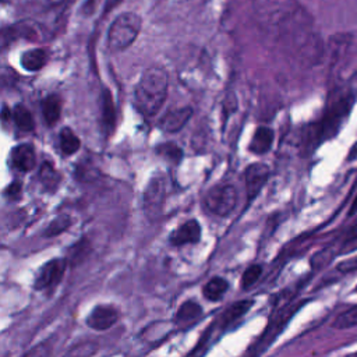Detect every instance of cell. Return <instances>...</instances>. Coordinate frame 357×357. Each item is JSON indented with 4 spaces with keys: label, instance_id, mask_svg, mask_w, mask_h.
Masks as SVG:
<instances>
[{
    "label": "cell",
    "instance_id": "obj_1",
    "mask_svg": "<svg viewBox=\"0 0 357 357\" xmlns=\"http://www.w3.org/2000/svg\"><path fill=\"white\" fill-rule=\"evenodd\" d=\"M251 10L261 31L282 50L305 61L319 57V38L296 0H251Z\"/></svg>",
    "mask_w": 357,
    "mask_h": 357
},
{
    "label": "cell",
    "instance_id": "obj_2",
    "mask_svg": "<svg viewBox=\"0 0 357 357\" xmlns=\"http://www.w3.org/2000/svg\"><path fill=\"white\" fill-rule=\"evenodd\" d=\"M169 91V78L163 68L149 67L138 79L134 89V106L146 116H155L163 106Z\"/></svg>",
    "mask_w": 357,
    "mask_h": 357
},
{
    "label": "cell",
    "instance_id": "obj_3",
    "mask_svg": "<svg viewBox=\"0 0 357 357\" xmlns=\"http://www.w3.org/2000/svg\"><path fill=\"white\" fill-rule=\"evenodd\" d=\"M304 304H305V300H296V301H287L284 305L279 307L272 314L261 336L248 347V350L245 351V357H259L276 340V337L286 328L287 322Z\"/></svg>",
    "mask_w": 357,
    "mask_h": 357
},
{
    "label": "cell",
    "instance_id": "obj_4",
    "mask_svg": "<svg viewBox=\"0 0 357 357\" xmlns=\"http://www.w3.org/2000/svg\"><path fill=\"white\" fill-rule=\"evenodd\" d=\"M141 17L135 13L126 11L120 14L110 25L107 32V46L113 52L126 50L131 46L141 31Z\"/></svg>",
    "mask_w": 357,
    "mask_h": 357
},
{
    "label": "cell",
    "instance_id": "obj_5",
    "mask_svg": "<svg viewBox=\"0 0 357 357\" xmlns=\"http://www.w3.org/2000/svg\"><path fill=\"white\" fill-rule=\"evenodd\" d=\"M237 201V188L230 183H219L208 190L204 198V205L216 216H227L236 208Z\"/></svg>",
    "mask_w": 357,
    "mask_h": 357
},
{
    "label": "cell",
    "instance_id": "obj_6",
    "mask_svg": "<svg viewBox=\"0 0 357 357\" xmlns=\"http://www.w3.org/2000/svg\"><path fill=\"white\" fill-rule=\"evenodd\" d=\"M349 109H350V103L346 99H342V100L336 102L335 105H332L331 109L328 110V113L325 114L324 120L317 126V130L314 131V138L322 139V138L335 135L336 131L339 130L342 121L349 114Z\"/></svg>",
    "mask_w": 357,
    "mask_h": 357
},
{
    "label": "cell",
    "instance_id": "obj_7",
    "mask_svg": "<svg viewBox=\"0 0 357 357\" xmlns=\"http://www.w3.org/2000/svg\"><path fill=\"white\" fill-rule=\"evenodd\" d=\"M67 268V259L54 258L40 266L36 273L33 287L36 290H47L60 283Z\"/></svg>",
    "mask_w": 357,
    "mask_h": 357
},
{
    "label": "cell",
    "instance_id": "obj_8",
    "mask_svg": "<svg viewBox=\"0 0 357 357\" xmlns=\"http://www.w3.org/2000/svg\"><path fill=\"white\" fill-rule=\"evenodd\" d=\"M166 184L167 181L163 174H155L148 183L144 194V206L151 218L158 216L162 209L166 198Z\"/></svg>",
    "mask_w": 357,
    "mask_h": 357
},
{
    "label": "cell",
    "instance_id": "obj_9",
    "mask_svg": "<svg viewBox=\"0 0 357 357\" xmlns=\"http://www.w3.org/2000/svg\"><path fill=\"white\" fill-rule=\"evenodd\" d=\"M119 311L110 304H99L86 317V325L93 331H106L119 321Z\"/></svg>",
    "mask_w": 357,
    "mask_h": 357
},
{
    "label": "cell",
    "instance_id": "obj_10",
    "mask_svg": "<svg viewBox=\"0 0 357 357\" xmlns=\"http://www.w3.org/2000/svg\"><path fill=\"white\" fill-rule=\"evenodd\" d=\"M268 178L269 167L264 163H252L244 170V181L248 201H251L259 194Z\"/></svg>",
    "mask_w": 357,
    "mask_h": 357
},
{
    "label": "cell",
    "instance_id": "obj_11",
    "mask_svg": "<svg viewBox=\"0 0 357 357\" xmlns=\"http://www.w3.org/2000/svg\"><path fill=\"white\" fill-rule=\"evenodd\" d=\"M42 36V25L35 21H21L4 29L3 42H11L15 39H28V40H39Z\"/></svg>",
    "mask_w": 357,
    "mask_h": 357
},
{
    "label": "cell",
    "instance_id": "obj_12",
    "mask_svg": "<svg viewBox=\"0 0 357 357\" xmlns=\"http://www.w3.org/2000/svg\"><path fill=\"white\" fill-rule=\"evenodd\" d=\"M201 240V226L195 219L184 222L170 234V244L181 247L184 244H197Z\"/></svg>",
    "mask_w": 357,
    "mask_h": 357
},
{
    "label": "cell",
    "instance_id": "obj_13",
    "mask_svg": "<svg viewBox=\"0 0 357 357\" xmlns=\"http://www.w3.org/2000/svg\"><path fill=\"white\" fill-rule=\"evenodd\" d=\"M11 165L14 169L26 173L31 172L36 165L35 149L29 144H20L11 149Z\"/></svg>",
    "mask_w": 357,
    "mask_h": 357
},
{
    "label": "cell",
    "instance_id": "obj_14",
    "mask_svg": "<svg viewBox=\"0 0 357 357\" xmlns=\"http://www.w3.org/2000/svg\"><path fill=\"white\" fill-rule=\"evenodd\" d=\"M192 107L184 106L180 109H174L167 112L159 121V127L166 132H177L180 131L191 119Z\"/></svg>",
    "mask_w": 357,
    "mask_h": 357
},
{
    "label": "cell",
    "instance_id": "obj_15",
    "mask_svg": "<svg viewBox=\"0 0 357 357\" xmlns=\"http://www.w3.org/2000/svg\"><path fill=\"white\" fill-rule=\"evenodd\" d=\"M273 141H275V132L271 127H266V126L257 127V130L254 131L250 139L248 151L255 155H264L271 151Z\"/></svg>",
    "mask_w": 357,
    "mask_h": 357
},
{
    "label": "cell",
    "instance_id": "obj_16",
    "mask_svg": "<svg viewBox=\"0 0 357 357\" xmlns=\"http://www.w3.org/2000/svg\"><path fill=\"white\" fill-rule=\"evenodd\" d=\"M47 59H49L47 50L38 47V49H29V50L24 52L20 57V63L25 71L35 73L46 66Z\"/></svg>",
    "mask_w": 357,
    "mask_h": 357
},
{
    "label": "cell",
    "instance_id": "obj_17",
    "mask_svg": "<svg viewBox=\"0 0 357 357\" xmlns=\"http://www.w3.org/2000/svg\"><path fill=\"white\" fill-rule=\"evenodd\" d=\"M254 305V301L252 300H240L231 305H229L223 312L222 315L219 317L218 319V324H220L222 326H226L234 321H237L238 318H241L243 315H245L250 308Z\"/></svg>",
    "mask_w": 357,
    "mask_h": 357
},
{
    "label": "cell",
    "instance_id": "obj_18",
    "mask_svg": "<svg viewBox=\"0 0 357 357\" xmlns=\"http://www.w3.org/2000/svg\"><path fill=\"white\" fill-rule=\"evenodd\" d=\"M42 113L49 127L54 126L61 114V99L59 95H49L42 103Z\"/></svg>",
    "mask_w": 357,
    "mask_h": 357
},
{
    "label": "cell",
    "instance_id": "obj_19",
    "mask_svg": "<svg viewBox=\"0 0 357 357\" xmlns=\"http://www.w3.org/2000/svg\"><path fill=\"white\" fill-rule=\"evenodd\" d=\"M229 289V283L225 278H220V276H215L212 279H209L204 287H202V294L206 300L209 301H219L225 293Z\"/></svg>",
    "mask_w": 357,
    "mask_h": 357
},
{
    "label": "cell",
    "instance_id": "obj_20",
    "mask_svg": "<svg viewBox=\"0 0 357 357\" xmlns=\"http://www.w3.org/2000/svg\"><path fill=\"white\" fill-rule=\"evenodd\" d=\"M201 314H202L201 305L192 300H187L176 311L174 321H176V324H180V325L188 324V322H192L197 318H199Z\"/></svg>",
    "mask_w": 357,
    "mask_h": 357
},
{
    "label": "cell",
    "instance_id": "obj_21",
    "mask_svg": "<svg viewBox=\"0 0 357 357\" xmlns=\"http://www.w3.org/2000/svg\"><path fill=\"white\" fill-rule=\"evenodd\" d=\"M11 114H13V120H14L15 126H17L21 131L29 132V131L33 130L35 121H33V117H32L31 110H29L25 105H21V103L15 105L14 109H13V112H11Z\"/></svg>",
    "mask_w": 357,
    "mask_h": 357
},
{
    "label": "cell",
    "instance_id": "obj_22",
    "mask_svg": "<svg viewBox=\"0 0 357 357\" xmlns=\"http://www.w3.org/2000/svg\"><path fill=\"white\" fill-rule=\"evenodd\" d=\"M59 145L64 155H74L79 149L81 142L70 127H64L59 134Z\"/></svg>",
    "mask_w": 357,
    "mask_h": 357
},
{
    "label": "cell",
    "instance_id": "obj_23",
    "mask_svg": "<svg viewBox=\"0 0 357 357\" xmlns=\"http://www.w3.org/2000/svg\"><path fill=\"white\" fill-rule=\"evenodd\" d=\"M102 121H103V126L106 127V130H109V131L113 130L114 121H116V112H114L112 95L107 89H105L103 98H102Z\"/></svg>",
    "mask_w": 357,
    "mask_h": 357
},
{
    "label": "cell",
    "instance_id": "obj_24",
    "mask_svg": "<svg viewBox=\"0 0 357 357\" xmlns=\"http://www.w3.org/2000/svg\"><path fill=\"white\" fill-rule=\"evenodd\" d=\"M335 329H349L357 326V304L340 312L332 322Z\"/></svg>",
    "mask_w": 357,
    "mask_h": 357
},
{
    "label": "cell",
    "instance_id": "obj_25",
    "mask_svg": "<svg viewBox=\"0 0 357 357\" xmlns=\"http://www.w3.org/2000/svg\"><path fill=\"white\" fill-rule=\"evenodd\" d=\"M39 178L40 181L43 183L45 187H49L52 190H54L57 187V183H59V173L57 170L52 166V163L49 162H45L40 167V172H39Z\"/></svg>",
    "mask_w": 357,
    "mask_h": 357
},
{
    "label": "cell",
    "instance_id": "obj_26",
    "mask_svg": "<svg viewBox=\"0 0 357 357\" xmlns=\"http://www.w3.org/2000/svg\"><path fill=\"white\" fill-rule=\"evenodd\" d=\"M70 226H71V219H70V216H66V215L59 216V218L53 219V220L50 222V225L46 227L45 236H46V237L59 236V234H61L63 231H66Z\"/></svg>",
    "mask_w": 357,
    "mask_h": 357
},
{
    "label": "cell",
    "instance_id": "obj_27",
    "mask_svg": "<svg viewBox=\"0 0 357 357\" xmlns=\"http://www.w3.org/2000/svg\"><path fill=\"white\" fill-rule=\"evenodd\" d=\"M262 275V266L258 264H254L251 266H248L240 279V286L241 289H250L252 284L257 283V280L261 278Z\"/></svg>",
    "mask_w": 357,
    "mask_h": 357
},
{
    "label": "cell",
    "instance_id": "obj_28",
    "mask_svg": "<svg viewBox=\"0 0 357 357\" xmlns=\"http://www.w3.org/2000/svg\"><path fill=\"white\" fill-rule=\"evenodd\" d=\"M52 354V346L49 343H39L29 349L26 353H24L21 357H50Z\"/></svg>",
    "mask_w": 357,
    "mask_h": 357
},
{
    "label": "cell",
    "instance_id": "obj_29",
    "mask_svg": "<svg viewBox=\"0 0 357 357\" xmlns=\"http://www.w3.org/2000/svg\"><path fill=\"white\" fill-rule=\"evenodd\" d=\"M156 152L173 160H180L181 158V149L177 148L174 144H163L156 148Z\"/></svg>",
    "mask_w": 357,
    "mask_h": 357
},
{
    "label": "cell",
    "instance_id": "obj_30",
    "mask_svg": "<svg viewBox=\"0 0 357 357\" xmlns=\"http://www.w3.org/2000/svg\"><path fill=\"white\" fill-rule=\"evenodd\" d=\"M337 271L342 273H350V272H356L357 271V255L351 257L349 259L342 261L340 264H337Z\"/></svg>",
    "mask_w": 357,
    "mask_h": 357
},
{
    "label": "cell",
    "instance_id": "obj_31",
    "mask_svg": "<svg viewBox=\"0 0 357 357\" xmlns=\"http://www.w3.org/2000/svg\"><path fill=\"white\" fill-rule=\"evenodd\" d=\"M6 194H7L8 198H18V195L21 194V185H20V183H18V181L13 183V184L7 188Z\"/></svg>",
    "mask_w": 357,
    "mask_h": 357
},
{
    "label": "cell",
    "instance_id": "obj_32",
    "mask_svg": "<svg viewBox=\"0 0 357 357\" xmlns=\"http://www.w3.org/2000/svg\"><path fill=\"white\" fill-rule=\"evenodd\" d=\"M346 357H357V351H354V353H351V354H349Z\"/></svg>",
    "mask_w": 357,
    "mask_h": 357
},
{
    "label": "cell",
    "instance_id": "obj_33",
    "mask_svg": "<svg viewBox=\"0 0 357 357\" xmlns=\"http://www.w3.org/2000/svg\"><path fill=\"white\" fill-rule=\"evenodd\" d=\"M354 293H357V284H356V287H354Z\"/></svg>",
    "mask_w": 357,
    "mask_h": 357
}]
</instances>
